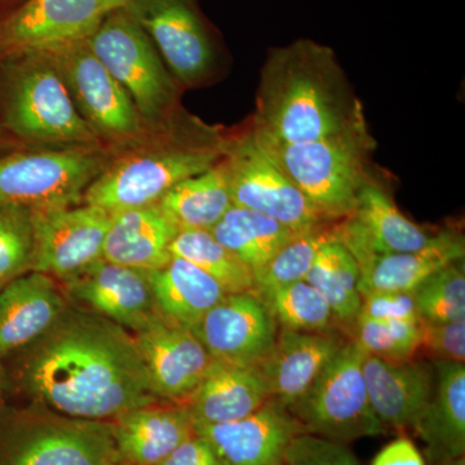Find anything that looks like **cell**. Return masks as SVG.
<instances>
[{"mask_svg":"<svg viewBox=\"0 0 465 465\" xmlns=\"http://www.w3.org/2000/svg\"><path fill=\"white\" fill-rule=\"evenodd\" d=\"M87 43L140 115L155 119L167 112L174 96L173 81L157 48L124 9L110 12Z\"/></svg>","mask_w":465,"mask_h":465,"instance_id":"ba28073f","label":"cell"},{"mask_svg":"<svg viewBox=\"0 0 465 465\" xmlns=\"http://www.w3.org/2000/svg\"><path fill=\"white\" fill-rule=\"evenodd\" d=\"M32 213L24 208H0V289L32 268Z\"/></svg>","mask_w":465,"mask_h":465,"instance_id":"8d00e7d4","label":"cell"},{"mask_svg":"<svg viewBox=\"0 0 465 465\" xmlns=\"http://www.w3.org/2000/svg\"><path fill=\"white\" fill-rule=\"evenodd\" d=\"M171 255L192 262L222 284L226 293L255 292V277L249 266L223 246L211 232H180L171 244Z\"/></svg>","mask_w":465,"mask_h":465,"instance_id":"1f68e13d","label":"cell"},{"mask_svg":"<svg viewBox=\"0 0 465 465\" xmlns=\"http://www.w3.org/2000/svg\"><path fill=\"white\" fill-rule=\"evenodd\" d=\"M348 332L349 341L356 342L369 356L405 362L420 354L421 322L357 320Z\"/></svg>","mask_w":465,"mask_h":465,"instance_id":"e575fe53","label":"cell"},{"mask_svg":"<svg viewBox=\"0 0 465 465\" xmlns=\"http://www.w3.org/2000/svg\"><path fill=\"white\" fill-rule=\"evenodd\" d=\"M420 353L432 361L465 362V320L452 322L421 321Z\"/></svg>","mask_w":465,"mask_h":465,"instance_id":"f35d334b","label":"cell"},{"mask_svg":"<svg viewBox=\"0 0 465 465\" xmlns=\"http://www.w3.org/2000/svg\"><path fill=\"white\" fill-rule=\"evenodd\" d=\"M42 57L56 67L81 114L94 133L115 137L139 134L140 114L124 88L94 56L87 41Z\"/></svg>","mask_w":465,"mask_h":465,"instance_id":"9a60e30c","label":"cell"},{"mask_svg":"<svg viewBox=\"0 0 465 465\" xmlns=\"http://www.w3.org/2000/svg\"><path fill=\"white\" fill-rule=\"evenodd\" d=\"M112 423L125 465H158L195 434L185 403L162 401L125 412Z\"/></svg>","mask_w":465,"mask_h":465,"instance_id":"cb8c5ba5","label":"cell"},{"mask_svg":"<svg viewBox=\"0 0 465 465\" xmlns=\"http://www.w3.org/2000/svg\"><path fill=\"white\" fill-rule=\"evenodd\" d=\"M106 16L104 0H27L0 25V47L43 56L88 41Z\"/></svg>","mask_w":465,"mask_h":465,"instance_id":"5bb4252c","label":"cell"},{"mask_svg":"<svg viewBox=\"0 0 465 465\" xmlns=\"http://www.w3.org/2000/svg\"><path fill=\"white\" fill-rule=\"evenodd\" d=\"M134 0H104V5H105L106 12L108 15L110 12L119 11V9H124L130 5Z\"/></svg>","mask_w":465,"mask_h":465,"instance_id":"7bdbcfd3","label":"cell"},{"mask_svg":"<svg viewBox=\"0 0 465 465\" xmlns=\"http://www.w3.org/2000/svg\"><path fill=\"white\" fill-rule=\"evenodd\" d=\"M357 320L421 322L414 292H375L363 296Z\"/></svg>","mask_w":465,"mask_h":465,"instance_id":"ab89813d","label":"cell"},{"mask_svg":"<svg viewBox=\"0 0 465 465\" xmlns=\"http://www.w3.org/2000/svg\"><path fill=\"white\" fill-rule=\"evenodd\" d=\"M436 387L415 430L437 464L465 457V363L433 361Z\"/></svg>","mask_w":465,"mask_h":465,"instance_id":"4316f807","label":"cell"},{"mask_svg":"<svg viewBox=\"0 0 465 465\" xmlns=\"http://www.w3.org/2000/svg\"><path fill=\"white\" fill-rule=\"evenodd\" d=\"M124 11L183 84L200 82L213 69V36L194 0H134Z\"/></svg>","mask_w":465,"mask_h":465,"instance_id":"8fae6325","label":"cell"},{"mask_svg":"<svg viewBox=\"0 0 465 465\" xmlns=\"http://www.w3.org/2000/svg\"><path fill=\"white\" fill-rule=\"evenodd\" d=\"M30 213L34 243L30 271L63 282L103 258L113 213L85 203Z\"/></svg>","mask_w":465,"mask_h":465,"instance_id":"30bf717a","label":"cell"},{"mask_svg":"<svg viewBox=\"0 0 465 465\" xmlns=\"http://www.w3.org/2000/svg\"><path fill=\"white\" fill-rule=\"evenodd\" d=\"M3 399V369L0 366V405H2Z\"/></svg>","mask_w":465,"mask_h":465,"instance_id":"f6af8a7d","label":"cell"},{"mask_svg":"<svg viewBox=\"0 0 465 465\" xmlns=\"http://www.w3.org/2000/svg\"><path fill=\"white\" fill-rule=\"evenodd\" d=\"M60 283L76 308L113 321L133 333L163 318L148 271L101 258Z\"/></svg>","mask_w":465,"mask_h":465,"instance_id":"4fadbf2b","label":"cell"},{"mask_svg":"<svg viewBox=\"0 0 465 465\" xmlns=\"http://www.w3.org/2000/svg\"><path fill=\"white\" fill-rule=\"evenodd\" d=\"M0 465H124L112 421L48 418L9 440Z\"/></svg>","mask_w":465,"mask_h":465,"instance_id":"7c38bea8","label":"cell"},{"mask_svg":"<svg viewBox=\"0 0 465 465\" xmlns=\"http://www.w3.org/2000/svg\"><path fill=\"white\" fill-rule=\"evenodd\" d=\"M194 430L225 465H283L291 442L304 433L289 409L272 400L240 420Z\"/></svg>","mask_w":465,"mask_h":465,"instance_id":"ac0fdd59","label":"cell"},{"mask_svg":"<svg viewBox=\"0 0 465 465\" xmlns=\"http://www.w3.org/2000/svg\"><path fill=\"white\" fill-rule=\"evenodd\" d=\"M305 281L320 291L332 309L338 326L345 332L356 322L362 296L358 291L360 266L351 251L338 238L318 251Z\"/></svg>","mask_w":465,"mask_h":465,"instance_id":"4dcf8cb0","label":"cell"},{"mask_svg":"<svg viewBox=\"0 0 465 465\" xmlns=\"http://www.w3.org/2000/svg\"><path fill=\"white\" fill-rule=\"evenodd\" d=\"M419 317L425 322L465 320L464 259L440 269L414 291Z\"/></svg>","mask_w":465,"mask_h":465,"instance_id":"d590c367","label":"cell"},{"mask_svg":"<svg viewBox=\"0 0 465 465\" xmlns=\"http://www.w3.org/2000/svg\"><path fill=\"white\" fill-rule=\"evenodd\" d=\"M158 206L179 232L213 231L232 206L224 158L203 173L176 183Z\"/></svg>","mask_w":465,"mask_h":465,"instance_id":"f1b7e54d","label":"cell"},{"mask_svg":"<svg viewBox=\"0 0 465 465\" xmlns=\"http://www.w3.org/2000/svg\"><path fill=\"white\" fill-rule=\"evenodd\" d=\"M251 128L264 142L302 143L367 130V122L335 52L298 39L269 52Z\"/></svg>","mask_w":465,"mask_h":465,"instance_id":"7a4b0ae2","label":"cell"},{"mask_svg":"<svg viewBox=\"0 0 465 465\" xmlns=\"http://www.w3.org/2000/svg\"><path fill=\"white\" fill-rule=\"evenodd\" d=\"M464 256L463 235L445 229L421 249L357 259L358 291L362 298L375 292H414L430 275Z\"/></svg>","mask_w":465,"mask_h":465,"instance_id":"603a6c76","label":"cell"},{"mask_svg":"<svg viewBox=\"0 0 465 465\" xmlns=\"http://www.w3.org/2000/svg\"><path fill=\"white\" fill-rule=\"evenodd\" d=\"M158 465H225L204 437L195 433Z\"/></svg>","mask_w":465,"mask_h":465,"instance_id":"60d3db41","label":"cell"},{"mask_svg":"<svg viewBox=\"0 0 465 465\" xmlns=\"http://www.w3.org/2000/svg\"><path fill=\"white\" fill-rule=\"evenodd\" d=\"M333 238H336L335 226L330 228L329 224L296 234L253 273L255 292L305 280L318 251Z\"/></svg>","mask_w":465,"mask_h":465,"instance_id":"836d02e7","label":"cell"},{"mask_svg":"<svg viewBox=\"0 0 465 465\" xmlns=\"http://www.w3.org/2000/svg\"><path fill=\"white\" fill-rule=\"evenodd\" d=\"M436 465H465V457L446 459Z\"/></svg>","mask_w":465,"mask_h":465,"instance_id":"ee69618b","label":"cell"},{"mask_svg":"<svg viewBox=\"0 0 465 465\" xmlns=\"http://www.w3.org/2000/svg\"><path fill=\"white\" fill-rule=\"evenodd\" d=\"M159 313L168 322L193 329L228 293L206 272L177 256L150 271Z\"/></svg>","mask_w":465,"mask_h":465,"instance_id":"83f0119b","label":"cell"},{"mask_svg":"<svg viewBox=\"0 0 465 465\" xmlns=\"http://www.w3.org/2000/svg\"><path fill=\"white\" fill-rule=\"evenodd\" d=\"M255 293L280 329L326 332L338 326L327 300L305 280Z\"/></svg>","mask_w":465,"mask_h":465,"instance_id":"d6a6232c","label":"cell"},{"mask_svg":"<svg viewBox=\"0 0 465 465\" xmlns=\"http://www.w3.org/2000/svg\"><path fill=\"white\" fill-rule=\"evenodd\" d=\"M69 309L61 283L42 273L21 275L0 291V357L30 348Z\"/></svg>","mask_w":465,"mask_h":465,"instance_id":"7402d4cb","label":"cell"},{"mask_svg":"<svg viewBox=\"0 0 465 465\" xmlns=\"http://www.w3.org/2000/svg\"><path fill=\"white\" fill-rule=\"evenodd\" d=\"M260 140L323 220L339 222L353 213L361 189L371 179L367 163L376 143L369 128L302 143Z\"/></svg>","mask_w":465,"mask_h":465,"instance_id":"3957f363","label":"cell"},{"mask_svg":"<svg viewBox=\"0 0 465 465\" xmlns=\"http://www.w3.org/2000/svg\"><path fill=\"white\" fill-rule=\"evenodd\" d=\"M101 173L103 161L84 150L0 159V208L43 211L76 206Z\"/></svg>","mask_w":465,"mask_h":465,"instance_id":"52a82bcc","label":"cell"},{"mask_svg":"<svg viewBox=\"0 0 465 465\" xmlns=\"http://www.w3.org/2000/svg\"><path fill=\"white\" fill-rule=\"evenodd\" d=\"M345 341L333 331L278 330L273 347L258 367L269 400L290 409L304 396Z\"/></svg>","mask_w":465,"mask_h":465,"instance_id":"44dd1931","label":"cell"},{"mask_svg":"<svg viewBox=\"0 0 465 465\" xmlns=\"http://www.w3.org/2000/svg\"><path fill=\"white\" fill-rule=\"evenodd\" d=\"M224 161L232 206L264 213L295 232L330 224L284 173L252 128L228 143Z\"/></svg>","mask_w":465,"mask_h":465,"instance_id":"8992f818","label":"cell"},{"mask_svg":"<svg viewBox=\"0 0 465 465\" xmlns=\"http://www.w3.org/2000/svg\"><path fill=\"white\" fill-rule=\"evenodd\" d=\"M335 232L356 260L419 250L433 237L407 219L385 189L372 179L361 189L356 210L335 225Z\"/></svg>","mask_w":465,"mask_h":465,"instance_id":"d6986e66","label":"cell"},{"mask_svg":"<svg viewBox=\"0 0 465 465\" xmlns=\"http://www.w3.org/2000/svg\"><path fill=\"white\" fill-rule=\"evenodd\" d=\"M226 146H177L124 159L91 183L84 202L110 213L157 204L176 183L222 161Z\"/></svg>","mask_w":465,"mask_h":465,"instance_id":"5b68a950","label":"cell"},{"mask_svg":"<svg viewBox=\"0 0 465 465\" xmlns=\"http://www.w3.org/2000/svg\"><path fill=\"white\" fill-rule=\"evenodd\" d=\"M125 465V464H124Z\"/></svg>","mask_w":465,"mask_h":465,"instance_id":"bcb514c9","label":"cell"},{"mask_svg":"<svg viewBox=\"0 0 465 465\" xmlns=\"http://www.w3.org/2000/svg\"><path fill=\"white\" fill-rule=\"evenodd\" d=\"M211 234L255 273L299 232L264 213L232 206Z\"/></svg>","mask_w":465,"mask_h":465,"instance_id":"f546056e","label":"cell"},{"mask_svg":"<svg viewBox=\"0 0 465 465\" xmlns=\"http://www.w3.org/2000/svg\"><path fill=\"white\" fill-rule=\"evenodd\" d=\"M283 465H360L345 443L300 433L291 442Z\"/></svg>","mask_w":465,"mask_h":465,"instance_id":"74e56055","label":"cell"},{"mask_svg":"<svg viewBox=\"0 0 465 465\" xmlns=\"http://www.w3.org/2000/svg\"><path fill=\"white\" fill-rule=\"evenodd\" d=\"M365 351L345 341L304 396L290 407L302 432L347 443L387 433L370 405Z\"/></svg>","mask_w":465,"mask_h":465,"instance_id":"277c9868","label":"cell"},{"mask_svg":"<svg viewBox=\"0 0 465 465\" xmlns=\"http://www.w3.org/2000/svg\"><path fill=\"white\" fill-rule=\"evenodd\" d=\"M26 58L29 67L18 79L9 109L12 128L38 142H94L96 133L75 108L56 67L42 56Z\"/></svg>","mask_w":465,"mask_h":465,"instance_id":"9c48e42d","label":"cell"},{"mask_svg":"<svg viewBox=\"0 0 465 465\" xmlns=\"http://www.w3.org/2000/svg\"><path fill=\"white\" fill-rule=\"evenodd\" d=\"M21 372L34 399L66 418L113 421L162 402L134 333L78 308L29 348Z\"/></svg>","mask_w":465,"mask_h":465,"instance_id":"6da1fadb","label":"cell"},{"mask_svg":"<svg viewBox=\"0 0 465 465\" xmlns=\"http://www.w3.org/2000/svg\"><path fill=\"white\" fill-rule=\"evenodd\" d=\"M371 465H427L421 452L406 436L391 440L376 454Z\"/></svg>","mask_w":465,"mask_h":465,"instance_id":"b9f144b4","label":"cell"},{"mask_svg":"<svg viewBox=\"0 0 465 465\" xmlns=\"http://www.w3.org/2000/svg\"><path fill=\"white\" fill-rule=\"evenodd\" d=\"M362 367L370 405L382 427L387 432L414 430L433 397V363L418 358L391 362L365 354Z\"/></svg>","mask_w":465,"mask_h":465,"instance_id":"ffe728a7","label":"cell"},{"mask_svg":"<svg viewBox=\"0 0 465 465\" xmlns=\"http://www.w3.org/2000/svg\"><path fill=\"white\" fill-rule=\"evenodd\" d=\"M210 356L226 365L258 369L278 326L255 292L228 293L193 327Z\"/></svg>","mask_w":465,"mask_h":465,"instance_id":"2e32d148","label":"cell"},{"mask_svg":"<svg viewBox=\"0 0 465 465\" xmlns=\"http://www.w3.org/2000/svg\"><path fill=\"white\" fill-rule=\"evenodd\" d=\"M134 336L155 396L185 403L213 362L200 339L164 318Z\"/></svg>","mask_w":465,"mask_h":465,"instance_id":"e0dca14e","label":"cell"},{"mask_svg":"<svg viewBox=\"0 0 465 465\" xmlns=\"http://www.w3.org/2000/svg\"><path fill=\"white\" fill-rule=\"evenodd\" d=\"M266 401L268 391L258 369L213 361L185 405L195 428L240 420L259 410Z\"/></svg>","mask_w":465,"mask_h":465,"instance_id":"484cf974","label":"cell"},{"mask_svg":"<svg viewBox=\"0 0 465 465\" xmlns=\"http://www.w3.org/2000/svg\"><path fill=\"white\" fill-rule=\"evenodd\" d=\"M179 232L158 203L113 213L103 259L142 271H155L173 258L171 244Z\"/></svg>","mask_w":465,"mask_h":465,"instance_id":"d4e9b609","label":"cell"}]
</instances>
